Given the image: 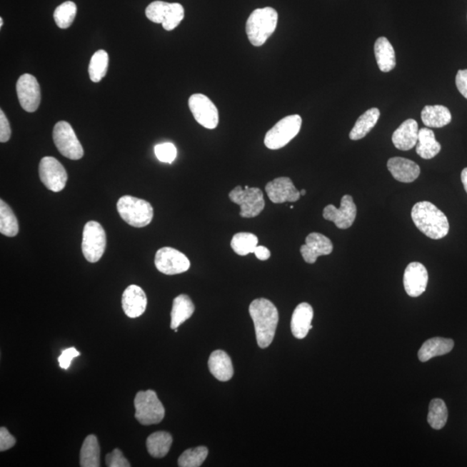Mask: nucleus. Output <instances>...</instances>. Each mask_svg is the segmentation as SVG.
<instances>
[{
    "label": "nucleus",
    "instance_id": "1",
    "mask_svg": "<svg viewBox=\"0 0 467 467\" xmlns=\"http://www.w3.org/2000/svg\"><path fill=\"white\" fill-rule=\"evenodd\" d=\"M249 314L255 325L258 346L268 348L276 335L278 322V310L267 298H256L249 306Z\"/></svg>",
    "mask_w": 467,
    "mask_h": 467
},
{
    "label": "nucleus",
    "instance_id": "2",
    "mask_svg": "<svg viewBox=\"0 0 467 467\" xmlns=\"http://www.w3.org/2000/svg\"><path fill=\"white\" fill-rule=\"evenodd\" d=\"M411 216L418 229L429 238L442 239L449 232L448 217L428 201L416 204L412 209Z\"/></svg>",
    "mask_w": 467,
    "mask_h": 467
},
{
    "label": "nucleus",
    "instance_id": "3",
    "mask_svg": "<svg viewBox=\"0 0 467 467\" xmlns=\"http://www.w3.org/2000/svg\"><path fill=\"white\" fill-rule=\"evenodd\" d=\"M278 12L272 7L259 8L252 12L246 23L249 42L253 46L263 45L276 31Z\"/></svg>",
    "mask_w": 467,
    "mask_h": 467
},
{
    "label": "nucleus",
    "instance_id": "4",
    "mask_svg": "<svg viewBox=\"0 0 467 467\" xmlns=\"http://www.w3.org/2000/svg\"><path fill=\"white\" fill-rule=\"evenodd\" d=\"M117 211L126 224L135 228L146 227L154 219V208L151 204L132 196H124L119 199Z\"/></svg>",
    "mask_w": 467,
    "mask_h": 467
},
{
    "label": "nucleus",
    "instance_id": "5",
    "mask_svg": "<svg viewBox=\"0 0 467 467\" xmlns=\"http://www.w3.org/2000/svg\"><path fill=\"white\" fill-rule=\"evenodd\" d=\"M135 418L139 423L154 425L161 423L165 417V408L154 391H139L134 399Z\"/></svg>",
    "mask_w": 467,
    "mask_h": 467
},
{
    "label": "nucleus",
    "instance_id": "6",
    "mask_svg": "<svg viewBox=\"0 0 467 467\" xmlns=\"http://www.w3.org/2000/svg\"><path fill=\"white\" fill-rule=\"evenodd\" d=\"M302 119L298 114L286 116L277 122L266 134L264 144L270 150L286 146L300 133Z\"/></svg>",
    "mask_w": 467,
    "mask_h": 467
},
{
    "label": "nucleus",
    "instance_id": "7",
    "mask_svg": "<svg viewBox=\"0 0 467 467\" xmlns=\"http://www.w3.org/2000/svg\"><path fill=\"white\" fill-rule=\"evenodd\" d=\"M106 247V235L104 227L96 221H90L86 224L81 241V251L85 259L91 263H96L104 256Z\"/></svg>",
    "mask_w": 467,
    "mask_h": 467
},
{
    "label": "nucleus",
    "instance_id": "8",
    "mask_svg": "<svg viewBox=\"0 0 467 467\" xmlns=\"http://www.w3.org/2000/svg\"><path fill=\"white\" fill-rule=\"evenodd\" d=\"M229 199L241 207L240 216L244 219H252L259 216L265 208L263 194L259 188L238 186L229 192Z\"/></svg>",
    "mask_w": 467,
    "mask_h": 467
},
{
    "label": "nucleus",
    "instance_id": "9",
    "mask_svg": "<svg viewBox=\"0 0 467 467\" xmlns=\"http://www.w3.org/2000/svg\"><path fill=\"white\" fill-rule=\"evenodd\" d=\"M53 141L59 153L72 161L84 157V151L75 131L67 121L57 122L53 129Z\"/></svg>",
    "mask_w": 467,
    "mask_h": 467
},
{
    "label": "nucleus",
    "instance_id": "10",
    "mask_svg": "<svg viewBox=\"0 0 467 467\" xmlns=\"http://www.w3.org/2000/svg\"><path fill=\"white\" fill-rule=\"evenodd\" d=\"M154 263L159 272L167 276L186 272L191 267L190 260L184 253L170 247L159 249L155 255Z\"/></svg>",
    "mask_w": 467,
    "mask_h": 467
},
{
    "label": "nucleus",
    "instance_id": "11",
    "mask_svg": "<svg viewBox=\"0 0 467 467\" xmlns=\"http://www.w3.org/2000/svg\"><path fill=\"white\" fill-rule=\"evenodd\" d=\"M39 177L48 190L60 192L66 186L68 174L61 164L53 157H44L39 164Z\"/></svg>",
    "mask_w": 467,
    "mask_h": 467
},
{
    "label": "nucleus",
    "instance_id": "12",
    "mask_svg": "<svg viewBox=\"0 0 467 467\" xmlns=\"http://www.w3.org/2000/svg\"><path fill=\"white\" fill-rule=\"evenodd\" d=\"M189 108L196 122L207 129H215L219 123L216 106L203 94H194L190 97Z\"/></svg>",
    "mask_w": 467,
    "mask_h": 467
},
{
    "label": "nucleus",
    "instance_id": "13",
    "mask_svg": "<svg viewBox=\"0 0 467 467\" xmlns=\"http://www.w3.org/2000/svg\"><path fill=\"white\" fill-rule=\"evenodd\" d=\"M323 216L327 221L335 224L338 229H346L352 226L356 216V206L350 195L343 196L340 208L329 204L323 209Z\"/></svg>",
    "mask_w": 467,
    "mask_h": 467
},
{
    "label": "nucleus",
    "instance_id": "14",
    "mask_svg": "<svg viewBox=\"0 0 467 467\" xmlns=\"http://www.w3.org/2000/svg\"><path fill=\"white\" fill-rule=\"evenodd\" d=\"M17 94L20 105L24 111L34 113L41 102V91L38 80L30 74H24L17 81Z\"/></svg>",
    "mask_w": 467,
    "mask_h": 467
},
{
    "label": "nucleus",
    "instance_id": "15",
    "mask_svg": "<svg viewBox=\"0 0 467 467\" xmlns=\"http://www.w3.org/2000/svg\"><path fill=\"white\" fill-rule=\"evenodd\" d=\"M428 273L427 268L420 262H412L405 269L403 285L411 297H419L427 288Z\"/></svg>",
    "mask_w": 467,
    "mask_h": 467
},
{
    "label": "nucleus",
    "instance_id": "16",
    "mask_svg": "<svg viewBox=\"0 0 467 467\" xmlns=\"http://www.w3.org/2000/svg\"><path fill=\"white\" fill-rule=\"evenodd\" d=\"M333 251V245L328 237L316 232L309 234L301 248L302 257L309 264L315 263L319 256L330 255Z\"/></svg>",
    "mask_w": 467,
    "mask_h": 467
},
{
    "label": "nucleus",
    "instance_id": "17",
    "mask_svg": "<svg viewBox=\"0 0 467 467\" xmlns=\"http://www.w3.org/2000/svg\"><path fill=\"white\" fill-rule=\"evenodd\" d=\"M265 190L269 199L274 204L296 202L301 196L292 180L286 177L278 178L268 183Z\"/></svg>",
    "mask_w": 467,
    "mask_h": 467
},
{
    "label": "nucleus",
    "instance_id": "18",
    "mask_svg": "<svg viewBox=\"0 0 467 467\" xmlns=\"http://www.w3.org/2000/svg\"><path fill=\"white\" fill-rule=\"evenodd\" d=\"M147 306L146 295L141 286L131 285L122 295V308L131 318L141 316Z\"/></svg>",
    "mask_w": 467,
    "mask_h": 467
},
{
    "label": "nucleus",
    "instance_id": "19",
    "mask_svg": "<svg viewBox=\"0 0 467 467\" xmlns=\"http://www.w3.org/2000/svg\"><path fill=\"white\" fill-rule=\"evenodd\" d=\"M388 169L397 181L412 183L419 177L420 166L411 159L395 157L388 159Z\"/></svg>",
    "mask_w": 467,
    "mask_h": 467
},
{
    "label": "nucleus",
    "instance_id": "20",
    "mask_svg": "<svg viewBox=\"0 0 467 467\" xmlns=\"http://www.w3.org/2000/svg\"><path fill=\"white\" fill-rule=\"evenodd\" d=\"M313 318V309L308 303H301L293 311L291 330L295 338H305L309 331L313 329L311 321Z\"/></svg>",
    "mask_w": 467,
    "mask_h": 467
},
{
    "label": "nucleus",
    "instance_id": "21",
    "mask_svg": "<svg viewBox=\"0 0 467 467\" xmlns=\"http://www.w3.org/2000/svg\"><path fill=\"white\" fill-rule=\"evenodd\" d=\"M418 135H419L418 123L413 119H408L393 134L392 142L397 149L409 151L416 146Z\"/></svg>",
    "mask_w": 467,
    "mask_h": 467
},
{
    "label": "nucleus",
    "instance_id": "22",
    "mask_svg": "<svg viewBox=\"0 0 467 467\" xmlns=\"http://www.w3.org/2000/svg\"><path fill=\"white\" fill-rule=\"evenodd\" d=\"M208 364L211 374L221 382H227L232 378L233 364L226 352L219 350L213 351Z\"/></svg>",
    "mask_w": 467,
    "mask_h": 467
},
{
    "label": "nucleus",
    "instance_id": "23",
    "mask_svg": "<svg viewBox=\"0 0 467 467\" xmlns=\"http://www.w3.org/2000/svg\"><path fill=\"white\" fill-rule=\"evenodd\" d=\"M454 342L453 339L444 338H433L427 340L421 346L418 358L421 362H427L436 356L449 353L453 350Z\"/></svg>",
    "mask_w": 467,
    "mask_h": 467
},
{
    "label": "nucleus",
    "instance_id": "24",
    "mask_svg": "<svg viewBox=\"0 0 467 467\" xmlns=\"http://www.w3.org/2000/svg\"><path fill=\"white\" fill-rule=\"evenodd\" d=\"M195 306L188 295L181 294L174 298L171 313V328L178 329L180 325L194 313Z\"/></svg>",
    "mask_w": 467,
    "mask_h": 467
},
{
    "label": "nucleus",
    "instance_id": "25",
    "mask_svg": "<svg viewBox=\"0 0 467 467\" xmlns=\"http://www.w3.org/2000/svg\"><path fill=\"white\" fill-rule=\"evenodd\" d=\"M375 56L381 71L387 73L396 67V53L389 41L381 36L375 43Z\"/></svg>",
    "mask_w": 467,
    "mask_h": 467
},
{
    "label": "nucleus",
    "instance_id": "26",
    "mask_svg": "<svg viewBox=\"0 0 467 467\" xmlns=\"http://www.w3.org/2000/svg\"><path fill=\"white\" fill-rule=\"evenodd\" d=\"M421 117L426 126L433 129L443 128L452 121L449 109L441 105L426 106Z\"/></svg>",
    "mask_w": 467,
    "mask_h": 467
},
{
    "label": "nucleus",
    "instance_id": "27",
    "mask_svg": "<svg viewBox=\"0 0 467 467\" xmlns=\"http://www.w3.org/2000/svg\"><path fill=\"white\" fill-rule=\"evenodd\" d=\"M441 146L436 141V135L433 130L424 128L419 130L418 142L416 144V153L421 158L431 159L439 154Z\"/></svg>",
    "mask_w": 467,
    "mask_h": 467
},
{
    "label": "nucleus",
    "instance_id": "28",
    "mask_svg": "<svg viewBox=\"0 0 467 467\" xmlns=\"http://www.w3.org/2000/svg\"><path fill=\"white\" fill-rule=\"evenodd\" d=\"M380 118L378 109L373 108L367 110L356 121L353 129L350 133V139L352 141H358L366 136V135L374 129Z\"/></svg>",
    "mask_w": 467,
    "mask_h": 467
},
{
    "label": "nucleus",
    "instance_id": "29",
    "mask_svg": "<svg viewBox=\"0 0 467 467\" xmlns=\"http://www.w3.org/2000/svg\"><path fill=\"white\" fill-rule=\"evenodd\" d=\"M100 446L96 436L90 434L85 438L80 453V464L83 467H99Z\"/></svg>",
    "mask_w": 467,
    "mask_h": 467
},
{
    "label": "nucleus",
    "instance_id": "30",
    "mask_svg": "<svg viewBox=\"0 0 467 467\" xmlns=\"http://www.w3.org/2000/svg\"><path fill=\"white\" fill-rule=\"evenodd\" d=\"M173 437L167 432L159 431L151 433L147 438L146 448L150 456L154 458H163L169 453Z\"/></svg>",
    "mask_w": 467,
    "mask_h": 467
},
{
    "label": "nucleus",
    "instance_id": "31",
    "mask_svg": "<svg viewBox=\"0 0 467 467\" xmlns=\"http://www.w3.org/2000/svg\"><path fill=\"white\" fill-rule=\"evenodd\" d=\"M19 222L14 211L4 200H0V232L8 237L18 235Z\"/></svg>",
    "mask_w": 467,
    "mask_h": 467
},
{
    "label": "nucleus",
    "instance_id": "32",
    "mask_svg": "<svg viewBox=\"0 0 467 467\" xmlns=\"http://www.w3.org/2000/svg\"><path fill=\"white\" fill-rule=\"evenodd\" d=\"M448 411L445 401L441 399H433L429 404L428 423L431 428L440 430L445 427L448 421Z\"/></svg>",
    "mask_w": 467,
    "mask_h": 467
},
{
    "label": "nucleus",
    "instance_id": "33",
    "mask_svg": "<svg viewBox=\"0 0 467 467\" xmlns=\"http://www.w3.org/2000/svg\"><path fill=\"white\" fill-rule=\"evenodd\" d=\"M109 57L108 52L104 50L98 51L90 60L89 74L93 83H99L106 76L109 68Z\"/></svg>",
    "mask_w": 467,
    "mask_h": 467
},
{
    "label": "nucleus",
    "instance_id": "34",
    "mask_svg": "<svg viewBox=\"0 0 467 467\" xmlns=\"http://www.w3.org/2000/svg\"><path fill=\"white\" fill-rule=\"evenodd\" d=\"M257 246L258 237L252 233H237L231 240L233 251L241 256L255 252Z\"/></svg>",
    "mask_w": 467,
    "mask_h": 467
},
{
    "label": "nucleus",
    "instance_id": "35",
    "mask_svg": "<svg viewBox=\"0 0 467 467\" xmlns=\"http://www.w3.org/2000/svg\"><path fill=\"white\" fill-rule=\"evenodd\" d=\"M209 451L206 446H198L184 451L179 458L180 467H199L206 460Z\"/></svg>",
    "mask_w": 467,
    "mask_h": 467
},
{
    "label": "nucleus",
    "instance_id": "36",
    "mask_svg": "<svg viewBox=\"0 0 467 467\" xmlns=\"http://www.w3.org/2000/svg\"><path fill=\"white\" fill-rule=\"evenodd\" d=\"M77 7L75 3L66 1L59 7L54 12V20L56 26L61 29H67L71 26L76 16Z\"/></svg>",
    "mask_w": 467,
    "mask_h": 467
},
{
    "label": "nucleus",
    "instance_id": "37",
    "mask_svg": "<svg viewBox=\"0 0 467 467\" xmlns=\"http://www.w3.org/2000/svg\"><path fill=\"white\" fill-rule=\"evenodd\" d=\"M170 8V3L164 1H154L151 3L146 9V18L151 20V22L163 24Z\"/></svg>",
    "mask_w": 467,
    "mask_h": 467
},
{
    "label": "nucleus",
    "instance_id": "38",
    "mask_svg": "<svg viewBox=\"0 0 467 467\" xmlns=\"http://www.w3.org/2000/svg\"><path fill=\"white\" fill-rule=\"evenodd\" d=\"M184 18V9L179 3L171 4V8L166 15L162 26L166 31H173L179 26Z\"/></svg>",
    "mask_w": 467,
    "mask_h": 467
},
{
    "label": "nucleus",
    "instance_id": "39",
    "mask_svg": "<svg viewBox=\"0 0 467 467\" xmlns=\"http://www.w3.org/2000/svg\"><path fill=\"white\" fill-rule=\"evenodd\" d=\"M154 153L159 161L171 164L177 158L178 151L173 143L166 142L156 146Z\"/></svg>",
    "mask_w": 467,
    "mask_h": 467
},
{
    "label": "nucleus",
    "instance_id": "40",
    "mask_svg": "<svg viewBox=\"0 0 467 467\" xmlns=\"http://www.w3.org/2000/svg\"><path fill=\"white\" fill-rule=\"evenodd\" d=\"M106 465L109 467H130V463L126 460L121 450L114 449L113 452L106 454Z\"/></svg>",
    "mask_w": 467,
    "mask_h": 467
},
{
    "label": "nucleus",
    "instance_id": "41",
    "mask_svg": "<svg viewBox=\"0 0 467 467\" xmlns=\"http://www.w3.org/2000/svg\"><path fill=\"white\" fill-rule=\"evenodd\" d=\"M80 352L76 351V348L74 347L64 350L61 352L59 358L60 367L64 368V370H68L69 366H71L72 360L76 358V356H80Z\"/></svg>",
    "mask_w": 467,
    "mask_h": 467
},
{
    "label": "nucleus",
    "instance_id": "42",
    "mask_svg": "<svg viewBox=\"0 0 467 467\" xmlns=\"http://www.w3.org/2000/svg\"><path fill=\"white\" fill-rule=\"evenodd\" d=\"M11 130L10 123L3 110L0 111V142L6 143L11 138Z\"/></svg>",
    "mask_w": 467,
    "mask_h": 467
},
{
    "label": "nucleus",
    "instance_id": "43",
    "mask_svg": "<svg viewBox=\"0 0 467 467\" xmlns=\"http://www.w3.org/2000/svg\"><path fill=\"white\" fill-rule=\"evenodd\" d=\"M16 444V439L11 434L8 432L6 428H0V451L4 452L14 446Z\"/></svg>",
    "mask_w": 467,
    "mask_h": 467
},
{
    "label": "nucleus",
    "instance_id": "44",
    "mask_svg": "<svg viewBox=\"0 0 467 467\" xmlns=\"http://www.w3.org/2000/svg\"><path fill=\"white\" fill-rule=\"evenodd\" d=\"M456 81L458 91L467 99V69L458 71Z\"/></svg>",
    "mask_w": 467,
    "mask_h": 467
},
{
    "label": "nucleus",
    "instance_id": "45",
    "mask_svg": "<svg viewBox=\"0 0 467 467\" xmlns=\"http://www.w3.org/2000/svg\"><path fill=\"white\" fill-rule=\"evenodd\" d=\"M253 253H255L257 259L261 261H267L269 259L270 256H271L269 249L264 247V246H257Z\"/></svg>",
    "mask_w": 467,
    "mask_h": 467
},
{
    "label": "nucleus",
    "instance_id": "46",
    "mask_svg": "<svg viewBox=\"0 0 467 467\" xmlns=\"http://www.w3.org/2000/svg\"><path fill=\"white\" fill-rule=\"evenodd\" d=\"M461 181H462L463 186H464L465 191H466V194H467V167L465 168V169L462 171Z\"/></svg>",
    "mask_w": 467,
    "mask_h": 467
},
{
    "label": "nucleus",
    "instance_id": "47",
    "mask_svg": "<svg viewBox=\"0 0 467 467\" xmlns=\"http://www.w3.org/2000/svg\"><path fill=\"white\" fill-rule=\"evenodd\" d=\"M306 194V190H302V191H301V196H305Z\"/></svg>",
    "mask_w": 467,
    "mask_h": 467
},
{
    "label": "nucleus",
    "instance_id": "48",
    "mask_svg": "<svg viewBox=\"0 0 467 467\" xmlns=\"http://www.w3.org/2000/svg\"><path fill=\"white\" fill-rule=\"evenodd\" d=\"M3 24H4L3 19L1 18V19H0V27H2Z\"/></svg>",
    "mask_w": 467,
    "mask_h": 467
},
{
    "label": "nucleus",
    "instance_id": "49",
    "mask_svg": "<svg viewBox=\"0 0 467 467\" xmlns=\"http://www.w3.org/2000/svg\"><path fill=\"white\" fill-rule=\"evenodd\" d=\"M290 209H291V210H293V206H290Z\"/></svg>",
    "mask_w": 467,
    "mask_h": 467
}]
</instances>
